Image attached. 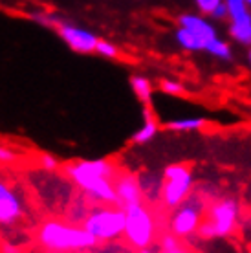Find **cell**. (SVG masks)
<instances>
[{"instance_id":"obj_28","label":"cell","mask_w":251,"mask_h":253,"mask_svg":"<svg viewBox=\"0 0 251 253\" xmlns=\"http://www.w3.org/2000/svg\"><path fill=\"white\" fill-rule=\"evenodd\" d=\"M139 253H154V252H151V250H147V248H143V250H141Z\"/></svg>"},{"instance_id":"obj_10","label":"cell","mask_w":251,"mask_h":253,"mask_svg":"<svg viewBox=\"0 0 251 253\" xmlns=\"http://www.w3.org/2000/svg\"><path fill=\"white\" fill-rule=\"evenodd\" d=\"M22 216V206L17 195L0 182V224H13Z\"/></svg>"},{"instance_id":"obj_19","label":"cell","mask_w":251,"mask_h":253,"mask_svg":"<svg viewBox=\"0 0 251 253\" xmlns=\"http://www.w3.org/2000/svg\"><path fill=\"white\" fill-rule=\"evenodd\" d=\"M32 19L35 20V22H39V24L48 26V28H55V30H57V26L63 22L61 19H57V17H53L50 13H33Z\"/></svg>"},{"instance_id":"obj_6","label":"cell","mask_w":251,"mask_h":253,"mask_svg":"<svg viewBox=\"0 0 251 253\" xmlns=\"http://www.w3.org/2000/svg\"><path fill=\"white\" fill-rule=\"evenodd\" d=\"M206 208H208V202L202 195L195 193V195L187 196L176 208L174 215L170 218V231H172V235L180 237V239H185V237H191L193 233H196L202 224V216L206 213Z\"/></svg>"},{"instance_id":"obj_1","label":"cell","mask_w":251,"mask_h":253,"mask_svg":"<svg viewBox=\"0 0 251 253\" xmlns=\"http://www.w3.org/2000/svg\"><path fill=\"white\" fill-rule=\"evenodd\" d=\"M37 241L51 252H81L97 246V239L84 228L70 226L63 220H46L39 228Z\"/></svg>"},{"instance_id":"obj_4","label":"cell","mask_w":251,"mask_h":253,"mask_svg":"<svg viewBox=\"0 0 251 253\" xmlns=\"http://www.w3.org/2000/svg\"><path fill=\"white\" fill-rule=\"evenodd\" d=\"M126 224H125V239L132 248L143 250L154 241L156 235V220L152 216L151 209L141 204L130 206L125 209Z\"/></svg>"},{"instance_id":"obj_30","label":"cell","mask_w":251,"mask_h":253,"mask_svg":"<svg viewBox=\"0 0 251 253\" xmlns=\"http://www.w3.org/2000/svg\"><path fill=\"white\" fill-rule=\"evenodd\" d=\"M250 63H251V51H250Z\"/></svg>"},{"instance_id":"obj_11","label":"cell","mask_w":251,"mask_h":253,"mask_svg":"<svg viewBox=\"0 0 251 253\" xmlns=\"http://www.w3.org/2000/svg\"><path fill=\"white\" fill-rule=\"evenodd\" d=\"M180 28H185L191 33H195L196 37L206 44V48H208V44L211 41L216 39V30L209 24L208 20L200 19L196 15H182L180 17Z\"/></svg>"},{"instance_id":"obj_18","label":"cell","mask_w":251,"mask_h":253,"mask_svg":"<svg viewBox=\"0 0 251 253\" xmlns=\"http://www.w3.org/2000/svg\"><path fill=\"white\" fill-rule=\"evenodd\" d=\"M206 50H208L209 53H213L214 57H220V59H229V57H231V50H229V46H227L224 41H220L218 37L214 39V41H211Z\"/></svg>"},{"instance_id":"obj_27","label":"cell","mask_w":251,"mask_h":253,"mask_svg":"<svg viewBox=\"0 0 251 253\" xmlns=\"http://www.w3.org/2000/svg\"><path fill=\"white\" fill-rule=\"evenodd\" d=\"M4 253H19V250L13 248L11 244H6V246H4Z\"/></svg>"},{"instance_id":"obj_22","label":"cell","mask_w":251,"mask_h":253,"mask_svg":"<svg viewBox=\"0 0 251 253\" xmlns=\"http://www.w3.org/2000/svg\"><path fill=\"white\" fill-rule=\"evenodd\" d=\"M196 6L200 7L204 13H209V15H213L214 9L220 6V4H224L222 0H195Z\"/></svg>"},{"instance_id":"obj_25","label":"cell","mask_w":251,"mask_h":253,"mask_svg":"<svg viewBox=\"0 0 251 253\" xmlns=\"http://www.w3.org/2000/svg\"><path fill=\"white\" fill-rule=\"evenodd\" d=\"M227 15V6H226V2L224 4H220L216 9H214V13H213V17H216V19H220V17H226Z\"/></svg>"},{"instance_id":"obj_17","label":"cell","mask_w":251,"mask_h":253,"mask_svg":"<svg viewBox=\"0 0 251 253\" xmlns=\"http://www.w3.org/2000/svg\"><path fill=\"white\" fill-rule=\"evenodd\" d=\"M226 6H227V15L231 22L240 19H246L250 13L246 9V0H226Z\"/></svg>"},{"instance_id":"obj_21","label":"cell","mask_w":251,"mask_h":253,"mask_svg":"<svg viewBox=\"0 0 251 253\" xmlns=\"http://www.w3.org/2000/svg\"><path fill=\"white\" fill-rule=\"evenodd\" d=\"M162 90H164L165 94H170V95L183 94V86H182V84H180V83H176V81H169V79L162 81Z\"/></svg>"},{"instance_id":"obj_5","label":"cell","mask_w":251,"mask_h":253,"mask_svg":"<svg viewBox=\"0 0 251 253\" xmlns=\"http://www.w3.org/2000/svg\"><path fill=\"white\" fill-rule=\"evenodd\" d=\"M66 176L79 185L84 193L92 189L95 184H99L103 180H112L118 176V172L114 169V165L108 160H83L76 164H68L64 167Z\"/></svg>"},{"instance_id":"obj_26","label":"cell","mask_w":251,"mask_h":253,"mask_svg":"<svg viewBox=\"0 0 251 253\" xmlns=\"http://www.w3.org/2000/svg\"><path fill=\"white\" fill-rule=\"evenodd\" d=\"M162 253H187V250H183L182 244H180L178 248H172V250H164Z\"/></svg>"},{"instance_id":"obj_15","label":"cell","mask_w":251,"mask_h":253,"mask_svg":"<svg viewBox=\"0 0 251 253\" xmlns=\"http://www.w3.org/2000/svg\"><path fill=\"white\" fill-rule=\"evenodd\" d=\"M132 88H134V92H136V95H138L139 99L143 103H149L151 101V94H152V86L151 83H149V79H145V77H132Z\"/></svg>"},{"instance_id":"obj_8","label":"cell","mask_w":251,"mask_h":253,"mask_svg":"<svg viewBox=\"0 0 251 253\" xmlns=\"http://www.w3.org/2000/svg\"><path fill=\"white\" fill-rule=\"evenodd\" d=\"M57 32L64 42L77 53H92V51H95L97 42H99V39L95 37L94 33L86 32L83 28H77V26L66 24V22H61L57 26Z\"/></svg>"},{"instance_id":"obj_20","label":"cell","mask_w":251,"mask_h":253,"mask_svg":"<svg viewBox=\"0 0 251 253\" xmlns=\"http://www.w3.org/2000/svg\"><path fill=\"white\" fill-rule=\"evenodd\" d=\"M95 51L101 53V55H105V57H118V48L110 44V42H107V41H99Z\"/></svg>"},{"instance_id":"obj_16","label":"cell","mask_w":251,"mask_h":253,"mask_svg":"<svg viewBox=\"0 0 251 253\" xmlns=\"http://www.w3.org/2000/svg\"><path fill=\"white\" fill-rule=\"evenodd\" d=\"M206 123V120L202 118H185V120H176L167 123V128L170 130H196Z\"/></svg>"},{"instance_id":"obj_12","label":"cell","mask_w":251,"mask_h":253,"mask_svg":"<svg viewBox=\"0 0 251 253\" xmlns=\"http://www.w3.org/2000/svg\"><path fill=\"white\" fill-rule=\"evenodd\" d=\"M176 41H178V44L182 46V48H185V50H189V51L206 50V44L196 37L195 33H191L189 30H185V28H180V30L176 32Z\"/></svg>"},{"instance_id":"obj_23","label":"cell","mask_w":251,"mask_h":253,"mask_svg":"<svg viewBox=\"0 0 251 253\" xmlns=\"http://www.w3.org/2000/svg\"><path fill=\"white\" fill-rule=\"evenodd\" d=\"M41 165H42L46 171H55L57 169V160L53 158V156H48V154H42L41 156Z\"/></svg>"},{"instance_id":"obj_14","label":"cell","mask_w":251,"mask_h":253,"mask_svg":"<svg viewBox=\"0 0 251 253\" xmlns=\"http://www.w3.org/2000/svg\"><path fill=\"white\" fill-rule=\"evenodd\" d=\"M158 132V125L156 121L152 120L151 116H147V121H145V125L139 128L138 132L134 134V141L136 143H147V141H151Z\"/></svg>"},{"instance_id":"obj_29","label":"cell","mask_w":251,"mask_h":253,"mask_svg":"<svg viewBox=\"0 0 251 253\" xmlns=\"http://www.w3.org/2000/svg\"><path fill=\"white\" fill-rule=\"evenodd\" d=\"M246 4H250V6H251V0H246Z\"/></svg>"},{"instance_id":"obj_3","label":"cell","mask_w":251,"mask_h":253,"mask_svg":"<svg viewBox=\"0 0 251 253\" xmlns=\"http://www.w3.org/2000/svg\"><path fill=\"white\" fill-rule=\"evenodd\" d=\"M126 213L121 208H99L88 213L83 228L92 233L97 241H114L125 233Z\"/></svg>"},{"instance_id":"obj_2","label":"cell","mask_w":251,"mask_h":253,"mask_svg":"<svg viewBox=\"0 0 251 253\" xmlns=\"http://www.w3.org/2000/svg\"><path fill=\"white\" fill-rule=\"evenodd\" d=\"M237 222H239V204L231 198H222L209 206V215L200 224L198 233L204 239L227 237L235 231Z\"/></svg>"},{"instance_id":"obj_13","label":"cell","mask_w":251,"mask_h":253,"mask_svg":"<svg viewBox=\"0 0 251 253\" xmlns=\"http://www.w3.org/2000/svg\"><path fill=\"white\" fill-rule=\"evenodd\" d=\"M231 35L242 44H251V15L231 22Z\"/></svg>"},{"instance_id":"obj_9","label":"cell","mask_w":251,"mask_h":253,"mask_svg":"<svg viewBox=\"0 0 251 253\" xmlns=\"http://www.w3.org/2000/svg\"><path fill=\"white\" fill-rule=\"evenodd\" d=\"M114 180H116L114 187H116V195H118V206L121 209L143 202V191H141L138 178L126 174V172H121Z\"/></svg>"},{"instance_id":"obj_24","label":"cell","mask_w":251,"mask_h":253,"mask_svg":"<svg viewBox=\"0 0 251 253\" xmlns=\"http://www.w3.org/2000/svg\"><path fill=\"white\" fill-rule=\"evenodd\" d=\"M0 160L2 162H11V160H15V154L6 147H0Z\"/></svg>"},{"instance_id":"obj_7","label":"cell","mask_w":251,"mask_h":253,"mask_svg":"<svg viewBox=\"0 0 251 253\" xmlns=\"http://www.w3.org/2000/svg\"><path fill=\"white\" fill-rule=\"evenodd\" d=\"M164 189H162V202L165 208H178L189 196L193 185V172L187 165H169L164 172Z\"/></svg>"}]
</instances>
